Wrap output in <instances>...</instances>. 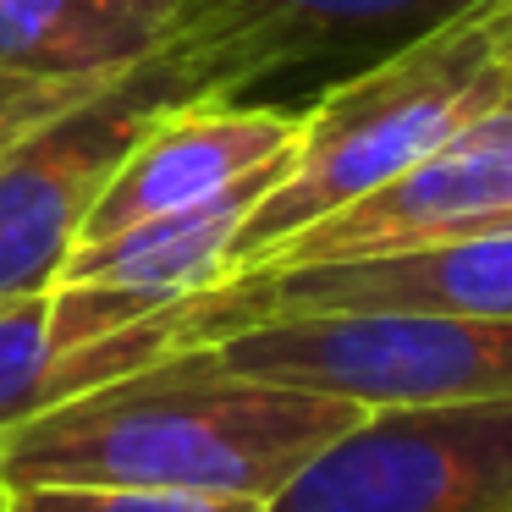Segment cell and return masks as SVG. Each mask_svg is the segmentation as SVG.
<instances>
[{"mask_svg":"<svg viewBox=\"0 0 512 512\" xmlns=\"http://www.w3.org/2000/svg\"><path fill=\"white\" fill-rule=\"evenodd\" d=\"M193 94H226L182 39L149 50L133 72L83 94L78 105L23 127L0 149V298L56 281L89 210L133 144Z\"/></svg>","mask_w":512,"mask_h":512,"instance_id":"cell-4","label":"cell"},{"mask_svg":"<svg viewBox=\"0 0 512 512\" xmlns=\"http://www.w3.org/2000/svg\"><path fill=\"white\" fill-rule=\"evenodd\" d=\"M303 138V105L243 100V94H193L171 105L155 127L133 144L111 188L89 210L78 243H100L111 232L171 215L226 193L248 171L276 166ZM72 243V248H78Z\"/></svg>","mask_w":512,"mask_h":512,"instance_id":"cell-9","label":"cell"},{"mask_svg":"<svg viewBox=\"0 0 512 512\" xmlns=\"http://www.w3.org/2000/svg\"><path fill=\"white\" fill-rule=\"evenodd\" d=\"M237 325L265 314H342V309H446L512 320V226L402 248V254L336 259V265L259 270L232 281Z\"/></svg>","mask_w":512,"mask_h":512,"instance_id":"cell-10","label":"cell"},{"mask_svg":"<svg viewBox=\"0 0 512 512\" xmlns=\"http://www.w3.org/2000/svg\"><path fill=\"white\" fill-rule=\"evenodd\" d=\"M364 413L347 397L243 375L199 342L12 430L0 479L276 501Z\"/></svg>","mask_w":512,"mask_h":512,"instance_id":"cell-1","label":"cell"},{"mask_svg":"<svg viewBox=\"0 0 512 512\" xmlns=\"http://www.w3.org/2000/svg\"><path fill=\"white\" fill-rule=\"evenodd\" d=\"M226 331H237L232 281L188 298L61 281L0 298V446L39 413Z\"/></svg>","mask_w":512,"mask_h":512,"instance_id":"cell-5","label":"cell"},{"mask_svg":"<svg viewBox=\"0 0 512 512\" xmlns=\"http://www.w3.org/2000/svg\"><path fill=\"white\" fill-rule=\"evenodd\" d=\"M270 512H512V397L369 408Z\"/></svg>","mask_w":512,"mask_h":512,"instance_id":"cell-6","label":"cell"},{"mask_svg":"<svg viewBox=\"0 0 512 512\" xmlns=\"http://www.w3.org/2000/svg\"><path fill=\"white\" fill-rule=\"evenodd\" d=\"M6 512H270V501L127 490V485H12Z\"/></svg>","mask_w":512,"mask_h":512,"instance_id":"cell-13","label":"cell"},{"mask_svg":"<svg viewBox=\"0 0 512 512\" xmlns=\"http://www.w3.org/2000/svg\"><path fill=\"white\" fill-rule=\"evenodd\" d=\"M490 226H512V94H501L479 122H468L452 144L435 149L424 166H413L391 188L281 243L259 270L402 254V248L446 243V237L490 232Z\"/></svg>","mask_w":512,"mask_h":512,"instance_id":"cell-8","label":"cell"},{"mask_svg":"<svg viewBox=\"0 0 512 512\" xmlns=\"http://www.w3.org/2000/svg\"><path fill=\"white\" fill-rule=\"evenodd\" d=\"M215 347L243 375L347 397L358 408L512 397V320H485V314H265L226 331Z\"/></svg>","mask_w":512,"mask_h":512,"instance_id":"cell-3","label":"cell"},{"mask_svg":"<svg viewBox=\"0 0 512 512\" xmlns=\"http://www.w3.org/2000/svg\"><path fill=\"white\" fill-rule=\"evenodd\" d=\"M287 160L248 171L226 193L171 215H149V221L111 232L100 243H78L61 259L56 281L61 287H133V292H166V298H188V292H210L232 281V248L243 237L254 204L270 193ZM50 281V287H56Z\"/></svg>","mask_w":512,"mask_h":512,"instance_id":"cell-12","label":"cell"},{"mask_svg":"<svg viewBox=\"0 0 512 512\" xmlns=\"http://www.w3.org/2000/svg\"><path fill=\"white\" fill-rule=\"evenodd\" d=\"M501 94H512V0H468L386 56L331 78L325 94L303 100V138L237 237L232 281L254 276L325 215L424 166Z\"/></svg>","mask_w":512,"mask_h":512,"instance_id":"cell-2","label":"cell"},{"mask_svg":"<svg viewBox=\"0 0 512 512\" xmlns=\"http://www.w3.org/2000/svg\"><path fill=\"white\" fill-rule=\"evenodd\" d=\"M171 39V0H0V122L23 133Z\"/></svg>","mask_w":512,"mask_h":512,"instance_id":"cell-11","label":"cell"},{"mask_svg":"<svg viewBox=\"0 0 512 512\" xmlns=\"http://www.w3.org/2000/svg\"><path fill=\"white\" fill-rule=\"evenodd\" d=\"M6 138H17V133H12V127H6V122H0V149H6Z\"/></svg>","mask_w":512,"mask_h":512,"instance_id":"cell-15","label":"cell"},{"mask_svg":"<svg viewBox=\"0 0 512 512\" xmlns=\"http://www.w3.org/2000/svg\"><path fill=\"white\" fill-rule=\"evenodd\" d=\"M468 0H171V39L215 72L226 94L287 72H342L435 28Z\"/></svg>","mask_w":512,"mask_h":512,"instance_id":"cell-7","label":"cell"},{"mask_svg":"<svg viewBox=\"0 0 512 512\" xmlns=\"http://www.w3.org/2000/svg\"><path fill=\"white\" fill-rule=\"evenodd\" d=\"M12 507V485H6V479H0V512Z\"/></svg>","mask_w":512,"mask_h":512,"instance_id":"cell-14","label":"cell"}]
</instances>
